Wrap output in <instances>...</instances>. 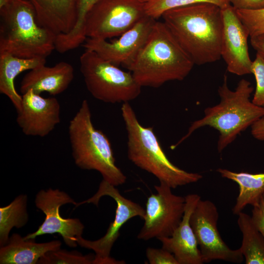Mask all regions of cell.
I'll list each match as a JSON object with an SVG mask.
<instances>
[{
    "label": "cell",
    "instance_id": "obj_19",
    "mask_svg": "<svg viewBox=\"0 0 264 264\" xmlns=\"http://www.w3.org/2000/svg\"><path fill=\"white\" fill-rule=\"evenodd\" d=\"M59 240L37 243L35 239L25 240L20 234H13L8 242L0 248V264H35L46 252L61 249Z\"/></svg>",
    "mask_w": 264,
    "mask_h": 264
},
{
    "label": "cell",
    "instance_id": "obj_1",
    "mask_svg": "<svg viewBox=\"0 0 264 264\" xmlns=\"http://www.w3.org/2000/svg\"><path fill=\"white\" fill-rule=\"evenodd\" d=\"M161 17L195 65H203L220 59L223 27L220 7L199 3L168 10Z\"/></svg>",
    "mask_w": 264,
    "mask_h": 264
},
{
    "label": "cell",
    "instance_id": "obj_10",
    "mask_svg": "<svg viewBox=\"0 0 264 264\" xmlns=\"http://www.w3.org/2000/svg\"><path fill=\"white\" fill-rule=\"evenodd\" d=\"M147 199L144 223L137 235L139 240L170 237L180 224L186 205L185 198L174 194L169 186L160 183Z\"/></svg>",
    "mask_w": 264,
    "mask_h": 264
},
{
    "label": "cell",
    "instance_id": "obj_4",
    "mask_svg": "<svg viewBox=\"0 0 264 264\" xmlns=\"http://www.w3.org/2000/svg\"><path fill=\"white\" fill-rule=\"evenodd\" d=\"M122 117L127 134V155L135 166L156 177L172 189L196 182L198 173L186 171L168 159L151 127L143 126L130 103H123Z\"/></svg>",
    "mask_w": 264,
    "mask_h": 264
},
{
    "label": "cell",
    "instance_id": "obj_7",
    "mask_svg": "<svg viewBox=\"0 0 264 264\" xmlns=\"http://www.w3.org/2000/svg\"><path fill=\"white\" fill-rule=\"evenodd\" d=\"M80 70L88 90L101 101L129 103L141 93L142 87L130 71H123L93 51L85 50L81 55Z\"/></svg>",
    "mask_w": 264,
    "mask_h": 264
},
{
    "label": "cell",
    "instance_id": "obj_29",
    "mask_svg": "<svg viewBox=\"0 0 264 264\" xmlns=\"http://www.w3.org/2000/svg\"><path fill=\"white\" fill-rule=\"evenodd\" d=\"M146 254L150 264H178L174 255L162 248L148 247Z\"/></svg>",
    "mask_w": 264,
    "mask_h": 264
},
{
    "label": "cell",
    "instance_id": "obj_22",
    "mask_svg": "<svg viewBox=\"0 0 264 264\" xmlns=\"http://www.w3.org/2000/svg\"><path fill=\"white\" fill-rule=\"evenodd\" d=\"M237 215V223L242 235L239 249L245 264H264V237L253 223L250 216L242 211Z\"/></svg>",
    "mask_w": 264,
    "mask_h": 264
},
{
    "label": "cell",
    "instance_id": "obj_21",
    "mask_svg": "<svg viewBox=\"0 0 264 264\" xmlns=\"http://www.w3.org/2000/svg\"><path fill=\"white\" fill-rule=\"evenodd\" d=\"M217 171L222 177L235 182L239 186V193L232 208L235 215L242 212L247 205H254L264 194V173L234 172L222 168Z\"/></svg>",
    "mask_w": 264,
    "mask_h": 264
},
{
    "label": "cell",
    "instance_id": "obj_20",
    "mask_svg": "<svg viewBox=\"0 0 264 264\" xmlns=\"http://www.w3.org/2000/svg\"><path fill=\"white\" fill-rule=\"evenodd\" d=\"M45 63V58H22L7 53H0V92L9 98L17 112L21 108L22 95L16 89L15 78L22 72Z\"/></svg>",
    "mask_w": 264,
    "mask_h": 264
},
{
    "label": "cell",
    "instance_id": "obj_18",
    "mask_svg": "<svg viewBox=\"0 0 264 264\" xmlns=\"http://www.w3.org/2000/svg\"><path fill=\"white\" fill-rule=\"evenodd\" d=\"M34 5L38 24L56 37L66 34L77 19L76 0H30Z\"/></svg>",
    "mask_w": 264,
    "mask_h": 264
},
{
    "label": "cell",
    "instance_id": "obj_9",
    "mask_svg": "<svg viewBox=\"0 0 264 264\" xmlns=\"http://www.w3.org/2000/svg\"><path fill=\"white\" fill-rule=\"evenodd\" d=\"M146 15L142 0H99L87 15L86 36L107 40L121 36Z\"/></svg>",
    "mask_w": 264,
    "mask_h": 264
},
{
    "label": "cell",
    "instance_id": "obj_15",
    "mask_svg": "<svg viewBox=\"0 0 264 264\" xmlns=\"http://www.w3.org/2000/svg\"><path fill=\"white\" fill-rule=\"evenodd\" d=\"M60 120V105L57 98H44L31 90L22 94L16 121L25 135L46 136Z\"/></svg>",
    "mask_w": 264,
    "mask_h": 264
},
{
    "label": "cell",
    "instance_id": "obj_13",
    "mask_svg": "<svg viewBox=\"0 0 264 264\" xmlns=\"http://www.w3.org/2000/svg\"><path fill=\"white\" fill-rule=\"evenodd\" d=\"M155 21V19L146 15L116 40L108 42L87 38L82 45L85 50L95 52L104 60L127 68L143 47Z\"/></svg>",
    "mask_w": 264,
    "mask_h": 264
},
{
    "label": "cell",
    "instance_id": "obj_34",
    "mask_svg": "<svg viewBox=\"0 0 264 264\" xmlns=\"http://www.w3.org/2000/svg\"><path fill=\"white\" fill-rule=\"evenodd\" d=\"M11 0H0V8L6 5Z\"/></svg>",
    "mask_w": 264,
    "mask_h": 264
},
{
    "label": "cell",
    "instance_id": "obj_27",
    "mask_svg": "<svg viewBox=\"0 0 264 264\" xmlns=\"http://www.w3.org/2000/svg\"><path fill=\"white\" fill-rule=\"evenodd\" d=\"M235 10L250 37L264 33V7L254 10Z\"/></svg>",
    "mask_w": 264,
    "mask_h": 264
},
{
    "label": "cell",
    "instance_id": "obj_17",
    "mask_svg": "<svg viewBox=\"0 0 264 264\" xmlns=\"http://www.w3.org/2000/svg\"><path fill=\"white\" fill-rule=\"evenodd\" d=\"M74 76V68L68 63L60 62L52 66L42 65L25 74L20 90L22 94L31 90L39 94L47 92L52 95H58L68 88Z\"/></svg>",
    "mask_w": 264,
    "mask_h": 264
},
{
    "label": "cell",
    "instance_id": "obj_26",
    "mask_svg": "<svg viewBox=\"0 0 264 264\" xmlns=\"http://www.w3.org/2000/svg\"><path fill=\"white\" fill-rule=\"evenodd\" d=\"M94 256L91 254L83 255L76 251L69 252L60 249L46 252L37 264H90L93 263Z\"/></svg>",
    "mask_w": 264,
    "mask_h": 264
},
{
    "label": "cell",
    "instance_id": "obj_12",
    "mask_svg": "<svg viewBox=\"0 0 264 264\" xmlns=\"http://www.w3.org/2000/svg\"><path fill=\"white\" fill-rule=\"evenodd\" d=\"M35 202L37 208L44 214L45 219L35 232L27 234L24 239H35L39 236L57 233L67 246L76 247L78 245L76 238L82 236L84 225L78 219L62 218L60 208L68 203L75 206L77 202L66 192L51 188L38 192Z\"/></svg>",
    "mask_w": 264,
    "mask_h": 264
},
{
    "label": "cell",
    "instance_id": "obj_8",
    "mask_svg": "<svg viewBox=\"0 0 264 264\" xmlns=\"http://www.w3.org/2000/svg\"><path fill=\"white\" fill-rule=\"evenodd\" d=\"M115 187L103 179L97 192L93 196L77 203L75 205V207L85 203H92L97 205L100 199L106 196L112 198L116 203L114 219L110 224L103 237L95 241L87 240L82 236L76 238L77 243L81 247L91 249L95 252L92 264H125L124 261H118L110 257L112 247L120 235V230L122 226L135 217H139L143 220L145 214V209L139 204L123 197Z\"/></svg>",
    "mask_w": 264,
    "mask_h": 264
},
{
    "label": "cell",
    "instance_id": "obj_11",
    "mask_svg": "<svg viewBox=\"0 0 264 264\" xmlns=\"http://www.w3.org/2000/svg\"><path fill=\"white\" fill-rule=\"evenodd\" d=\"M219 212L209 200L198 201L190 218L203 263L219 260L240 264L244 257L239 248L232 249L221 238L217 228Z\"/></svg>",
    "mask_w": 264,
    "mask_h": 264
},
{
    "label": "cell",
    "instance_id": "obj_23",
    "mask_svg": "<svg viewBox=\"0 0 264 264\" xmlns=\"http://www.w3.org/2000/svg\"><path fill=\"white\" fill-rule=\"evenodd\" d=\"M27 197L17 196L9 204L0 208V246L7 243L9 235L13 227L20 228L28 221Z\"/></svg>",
    "mask_w": 264,
    "mask_h": 264
},
{
    "label": "cell",
    "instance_id": "obj_32",
    "mask_svg": "<svg viewBox=\"0 0 264 264\" xmlns=\"http://www.w3.org/2000/svg\"><path fill=\"white\" fill-rule=\"evenodd\" d=\"M251 128V133L254 138L264 141V116L254 122Z\"/></svg>",
    "mask_w": 264,
    "mask_h": 264
},
{
    "label": "cell",
    "instance_id": "obj_30",
    "mask_svg": "<svg viewBox=\"0 0 264 264\" xmlns=\"http://www.w3.org/2000/svg\"><path fill=\"white\" fill-rule=\"evenodd\" d=\"M252 206L251 216L252 222L264 237V194Z\"/></svg>",
    "mask_w": 264,
    "mask_h": 264
},
{
    "label": "cell",
    "instance_id": "obj_16",
    "mask_svg": "<svg viewBox=\"0 0 264 264\" xmlns=\"http://www.w3.org/2000/svg\"><path fill=\"white\" fill-rule=\"evenodd\" d=\"M185 198V208L182 220L171 236L158 239L162 248L172 253L178 264H202L201 253L193 229L191 215L200 197L196 194Z\"/></svg>",
    "mask_w": 264,
    "mask_h": 264
},
{
    "label": "cell",
    "instance_id": "obj_31",
    "mask_svg": "<svg viewBox=\"0 0 264 264\" xmlns=\"http://www.w3.org/2000/svg\"><path fill=\"white\" fill-rule=\"evenodd\" d=\"M235 9L254 10L264 7V0H228Z\"/></svg>",
    "mask_w": 264,
    "mask_h": 264
},
{
    "label": "cell",
    "instance_id": "obj_33",
    "mask_svg": "<svg viewBox=\"0 0 264 264\" xmlns=\"http://www.w3.org/2000/svg\"><path fill=\"white\" fill-rule=\"evenodd\" d=\"M250 43L257 54L264 58V33L251 37Z\"/></svg>",
    "mask_w": 264,
    "mask_h": 264
},
{
    "label": "cell",
    "instance_id": "obj_5",
    "mask_svg": "<svg viewBox=\"0 0 264 264\" xmlns=\"http://www.w3.org/2000/svg\"><path fill=\"white\" fill-rule=\"evenodd\" d=\"M0 53L22 58H46L56 36L38 23L30 0H11L0 8Z\"/></svg>",
    "mask_w": 264,
    "mask_h": 264
},
{
    "label": "cell",
    "instance_id": "obj_3",
    "mask_svg": "<svg viewBox=\"0 0 264 264\" xmlns=\"http://www.w3.org/2000/svg\"><path fill=\"white\" fill-rule=\"evenodd\" d=\"M253 91L251 83L244 79L239 82L234 90H231L225 75L222 84L218 88L220 102L206 108L204 116L192 122L187 133L171 148L175 149L197 130L209 126L220 133L217 149L221 152L242 132L264 116V108L257 106L250 100Z\"/></svg>",
    "mask_w": 264,
    "mask_h": 264
},
{
    "label": "cell",
    "instance_id": "obj_14",
    "mask_svg": "<svg viewBox=\"0 0 264 264\" xmlns=\"http://www.w3.org/2000/svg\"><path fill=\"white\" fill-rule=\"evenodd\" d=\"M221 9L223 22L221 58L229 72L239 76L251 74L253 61L248 52V31L230 4Z\"/></svg>",
    "mask_w": 264,
    "mask_h": 264
},
{
    "label": "cell",
    "instance_id": "obj_25",
    "mask_svg": "<svg viewBox=\"0 0 264 264\" xmlns=\"http://www.w3.org/2000/svg\"><path fill=\"white\" fill-rule=\"evenodd\" d=\"M146 14L155 20L166 11L179 7L199 3H210L221 8L230 4L228 0H142Z\"/></svg>",
    "mask_w": 264,
    "mask_h": 264
},
{
    "label": "cell",
    "instance_id": "obj_2",
    "mask_svg": "<svg viewBox=\"0 0 264 264\" xmlns=\"http://www.w3.org/2000/svg\"><path fill=\"white\" fill-rule=\"evenodd\" d=\"M163 22L155 21L143 47L126 68L142 87L182 81L194 65Z\"/></svg>",
    "mask_w": 264,
    "mask_h": 264
},
{
    "label": "cell",
    "instance_id": "obj_6",
    "mask_svg": "<svg viewBox=\"0 0 264 264\" xmlns=\"http://www.w3.org/2000/svg\"><path fill=\"white\" fill-rule=\"evenodd\" d=\"M68 132L75 164L84 170H95L114 186L124 184L127 177L116 165L107 136L93 125L88 101L84 100L69 122Z\"/></svg>",
    "mask_w": 264,
    "mask_h": 264
},
{
    "label": "cell",
    "instance_id": "obj_28",
    "mask_svg": "<svg viewBox=\"0 0 264 264\" xmlns=\"http://www.w3.org/2000/svg\"><path fill=\"white\" fill-rule=\"evenodd\" d=\"M252 73L256 80V88L252 102L264 108V58L257 54L253 61Z\"/></svg>",
    "mask_w": 264,
    "mask_h": 264
},
{
    "label": "cell",
    "instance_id": "obj_24",
    "mask_svg": "<svg viewBox=\"0 0 264 264\" xmlns=\"http://www.w3.org/2000/svg\"><path fill=\"white\" fill-rule=\"evenodd\" d=\"M99 0H76L77 19L71 31L57 36L56 44L62 52H66L82 45L87 39L85 34V21L87 15Z\"/></svg>",
    "mask_w": 264,
    "mask_h": 264
}]
</instances>
